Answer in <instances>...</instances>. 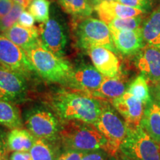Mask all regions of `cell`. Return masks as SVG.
<instances>
[{"instance_id":"9","label":"cell","mask_w":160,"mask_h":160,"mask_svg":"<svg viewBox=\"0 0 160 160\" xmlns=\"http://www.w3.org/2000/svg\"><path fill=\"white\" fill-rule=\"evenodd\" d=\"M38 28L41 45L57 57L65 58L68 37L59 20L50 17L45 22L40 23Z\"/></svg>"},{"instance_id":"38","label":"cell","mask_w":160,"mask_h":160,"mask_svg":"<svg viewBox=\"0 0 160 160\" xmlns=\"http://www.w3.org/2000/svg\"><path fill=\"white\" fill-rule=\"evenodd\" d=\"M15 3H17L20 5L21 6H22L24 8H27L28 7L30 3L31 2L32 0H13Z\"/></svg>"},{"instance_id":"17","label":"cell","mask_w":160,"mask_h":160,"mask_svg":"<svg viewBox=\"0 0 160 160\" xmlns=\"http://www.w3.org/2000/svg\"><path fill=\"white\" fill-rule=\"evenodd\" d=\"M128 85V78L122 71L113 77H104L99 89L92 94V97L111 102L125 93Z\"/></svg>"},{"instance_id":"3","label":"cell","mask_w":160,"mask_h":160,"mask_svg":"<svg viewBox=\"0 0 160 160\" xmlns=\"http://www.w3.org/2000/svg\"><path fill=\"white\" fill-rule=\"evenodd\" d=\"M37 74L45 82L68 87L73 67L65 58L59 57L39 43L25 51Z\"/></svg>"},{"instance_id":"32","label":"cell","mask_w":160,"mask_h":160,"mask_svg":"<svg viewBox=\"0 0 160 160\" xmlns=\"http://www.w3.org/2000/svg\"><path fill=\"white\" fill-rule=\"evenodd\" d=\"M35 21L34 17L32 16L31 13L29 11L24 10L20 14L17 23L25 28H33L34 26Z\"/></svg>"},{"instance_id":"19","label":"cell","mask_w":160,"mask_h":160,"mask_svg":"<svg viewBox=\"0 0 160 160\" xmlns=\"http://www.w3.org/2000/svg\"><path fill=\"white\" fill-rule=\"evenodd\" d=\"M140 126L155 142L160 144V106L152 98L145 105Z\"/></svg>"},{"instance_id":"24","label":"cell","mask_w":160,"mask_h":160,"mask_svg":"<svg viewBox=\"0 0 160 160\" xmlns=\"http://www.w3.org/2000/svg\"><path fill=\"white\" fill-rule=\"evenodd\" d=\"M66 13L75 19L89 17L93 13V8L89 0H57Z\"/></svg>"},{"instance_id":"23","label":"cell","mask_w":160,"mask_h":160,"mask_svg":"<svg viewBox=\"0 0 160 160\" xmlns=\"http://www.w3.org/2000/svg\"><path fill=\"white\" fill-rule=\"evenodd\" d=\"M59 142L36 138L30 150L32 160H56L60 152Z\"/></svg>"},{"instance_id":"2","label":"cell","mask_w":160,"mask_h":160,"mask_svg":"<svg viewBox=\"0 0 160 160\" xmlns=\"http://www.w3.org/2000/svg\"><path fill=\"white\" fill-rule=\"evenodd\" d=\"M59 142L62 149L78 151L103 149L108 152V148L107 139L94 125L77 120L62 122Z\"/></svg>"},{"instance_id":"20","label":"cell","mask_w":160,"mask_h":160,"mask_svg":"<svg viewBox=\"0 0 160 160\" xmlns=\"http://www.w3.org/2000/svg\"><path fill=\"white\" fill-rule=\"evenodd\" d=\"M36 138L28 129L22 128L11 129L6 137L10 151H30Z\"/></svg>"},{"instance_id":"33","label":"cell","mask_w":160,"mask_h":160,"mask_svg":"<svg viewBox=\"0 0 160 160\" xmlns=\"http://www.w3.org/2000/svg\"><path fill=\"white\" fill-rule=\"evenodd\" d=\"M9 152L6 138L0 134V160H9Z\"/></svg>"},{"instance_id":"21","label":"cell","mask_w":160,"mask_h":160,"mask_svg":"<svg viewBox=\"0 0 160 160\" xmlns=\"http://www.w3.org/2000/svg\"><path fill=\"white\" fill-rule=\"evenodd\" d=\"M141 28L146 45L160 49V6L152 12Z\"/></svg>"},{"instance_id":"8","label":"cell","mask_w":160,"mask_h":160,"mask_svg":"<svg viewBox=\"0 0 160 160\" xmlns=\"http://www.w3.org/2000/svg\"><path fill=\"white\" fill-rule=\"evenodd\" d=\"M0 65L29 80L36 71L25 51L0 33Z\"/></svg>"},{"instance_id":"26","label":"cell","mask_w":160,"mask_h":160,"mask_svg":"<svg viewBox=\"0 0 160 160\" xmlns=\"http://www.w3.org/2000/svg\"><path fill=\"white\" fill-rule=\"evenodd\" d=\"M28 11L39 23L45 22L50 18V2L48 0H32Z\"/></svg>"},{"instance_id":"36","label":"cell","mask_w":160,"mask_h":160,"mask_svg":"<svg viewBox=\"0 0 160 160\" xmlns=\"http://www.w3.org/2000/svg\"><path fill=\"white\" fill-rule=\"evenodd\" d=\"M150 91H151V97L153 98L152 99L154 100L160 106V82L152 84L151 90Z\"/></svg>"},{"instance_id":"28","label":"cell","mask_w":160,"mask_h":160,"mask_svg":"<svg viewBox=\"0 0 160 160\" xmlns=\"http://www.w3.org/2000/svg\"><path fill=\"white\" fill-rule=\"evenodd\" d=\"M24 10L25 8L22 6L17 3H14V5H13L11 11L5 17L1 18V26H0L1 33L7 31L8 29H9L10 28H11L12 26L14 25L17 22L20 14Z\"/></svg>"},{"instance_id":"40","label":"cell","mask_w":160,"mask_h":160,"mask_svg":"<svg viewBox=\"0 0 160 160\" xmlns=\"http://www.w3.org/2000/svg\"><path fill=\"white\" fill-rule=\"evenodd\" d=\"M0 26H1V18H0ZM0 33H1V31H0Z\"/></svg>"},{"instance_id":"35","label":"cell","mask_w":160,"mask_h":160,"mask_svg":"<svg viewBox=\"0 0 160 160\" xmlns=\"http://www.w3.org/2000/svg\"><path fill=\"white\" fill-rule=\"evenodd\" d=\"M9 160H32L29 151H14L10 156Z\"/></svg>"},{"instance_id":"30","label":"cell","mask_w":160,"mask_h":160,"mask_svg":"<svg viewBox=\"0 0 160 160\" xmlns=\"http://www.w3.org/2000/svg\"><path fill=\"white\" fill-rule=\"evenodd\" d=\"M110 156L103 149H96L85 151L81 160H108Z\"/></svg>"},{"instance_id":"16","label":"cell","mask_w":160,"mask_h":160,"mask_svg":"<svg viewBox=\"0 0 160 160\" xmlns=\"http://www.w3.org/2000/svg\"><path fill=\"white\" fill-rule=\"evenodd\" d=\"M100 19L106 24L111 22L113 19L118 18L134 17L143 15L144 12L123 5L114 0H106L93 6Z\"/></svg>"},{"instance_id":"12","label":"cell","mask_w":160,"mask_h":160,"mask_svg":"<svg viewBox=\"0 0 160 160\" xmlns=\"http://www.w3.org/2000/svg\"><path fill=\"white\" fill-rule=\"evenodd\" d=\"M134 65L151 85L160 82V49L145 45L136 54Z\"/></svg>"},{"instance_id":"34","label":"cell","mask_w":160,"mask_h":160,"mask_svg":"<svg viewBox=\"0 0 160 160\" xmlns=\"http://www.w3.org/2000/svg\"><path fill=\"white\" fill-rule=\"evenodd\" d=\"M13 0H0V18L7 15L14 5Z\"/></svg>"},{"instance_id":"4","label":"cell","mask_w":160,"mask_h":160,"mask_svg":"<svg viewBox=\"0 0 160 160\" xmlns=\"http://www.w3.org/2000/svg\"><path fill=\"white\" fill-rule=\"evenodd\" d=\"M74 39L78 48L87 52L92 48L104 47L117 54L108 25L92 17L80 19L74 27Z\"/></svg>"},{"instance_id":"15","label":"cell","mask_w":160,"mask_h":160,"mask_svg":"<svg viewBox=\"0 0 160 160\" xmlns=\"http://www.w3.org/2000/svg\"><path fill=\"white\" fill-rule=\"evenodd\" d=\"M87 53L93 66L104 77H113L122 71L119 58L111 50L104 47H94Z\"/></svg>"},{"instance_id":"6","label":"cell","mask_w":160,"mask_h":160,"mask_svg":"<svg viewBox=\"0 0 160 160\" xmlns=\"http://www.w3.org/2000/svg\"><path fill=\"white\" fill-rule=\"evenodd\" d=\"M24 125L35 138L59 142L62 122L48 107L36 106L24 117Z\"/></svg>"},{"instance_id":"14","label":"cell","mask_w":160,"mask_h":160,"mask_svg":"<svg viewBox=\"0 0 160 160\" xmlns=\"http://www.w3.org/2000/svg\"><path fill=\"white\" fill-rule=\"evenodd\" d=\"M109 29L116 49L124 56L136 55L146 45L141 27L131 31Z\"/></svg>"},{"instance_id":"7","label":"cell","mask_w":160,"mask_h":160,"mask_svg":"<svg viewBox=\"0 0 160 160\" xmlns=\"http://www.w3.org/2000/svg\"><path fill=\"white\" fill-rule=\"evenodd\" d=\"M94 125L107 139L110 157L117 155L125 137L127 125L117 114L114 108H112L109 101L102 100L101 113Z\"/></svg>"},{"instance_id":"13","label":"cell","mask_w":160,"mask_h":160,"mask_svg":"<svg viewBox=\"0 0 160 160\" xmlns=\"http://www.w3.org/2000/svg\"><path fill=\"white\" fill-rule=\"evenodd\" d=\"M111 105L119 113L127 127L135 128L140 125L145 105L126 91L121 97L111 100Z\"/></svg>"},{"instance_id":"39","label":"cell","mask_w":160,"mask_h":160,"mask_svg":"<svg viewBox=\"0 0 160 160\" xmlns=\"http://www.w3.org/2000/svg\"><path fill=\"white\" fill-rule=\"evenodd\" d=\"M102 1H106V0H89L90 3H91V5L93 6V7ZM114 1H117V0H114Z\"/></svg>"},{"instance_id":"5","label":"cell","mask_w":160,"mask_h":160,"mask_svg":"<svg viewBox=\"0 0 160 160\" xmlns=\"http://www.w3.org/2000/svg\"><path fill=\"white\" fill-rule=\"evenodd\" d=\"M119 151L132 160H160V144L152 139L140 125L127 127Z\"/></svg>"},{"instance_id":"25","label":"cell","mask_w":160,"mask_h":160,"mask_svg":"<svg viewBox=\"0 0 160 160\" xmlns=\"http://www.w3.org/2000/svg\"><path fill=\"white\" fill-rule=\"evenodd\" d=\"M126 91L142 102L144 105L147 104L151 99V91L148 85V81L142 74L138 76L132 82L129 84Z\"/></svg>"},{"instance_id":"29","label":"cell","mask_w":160,"mask_h":160,"mask_svg":"<svg viewBox=\"0 0 160 160\" xmlns=\"http://www.w3.org/2000/svg\"><path fill=\"white\" fill-rule=\"evenodd\" d=\"M123 5L140 10L144 13L149 11L153 5V0H117Z\"/></svg>"},{"instance_id":"31","label":"cell","mask_w":160,"mask_h":160,"mask_svg":"<svg viewBox=\"0 0 160 160\" xmlns=\"http://www.w3.org/2000/svg\"><path fill=\"white\" fill-rule=\"evenodd\" d=\"M85 152L62 149V151H60L56 160H81Z\"/></svg>"},{"instance_id":"18","label":"cell","mask_w":160,"mask_h":160,"mask_svg":"<svg viewBox=\"0 0 160 160\" xmlns=\"http://www.w3.org/2000/svg\"><path fill=\"white\" fill-rule=\"evenodd\" d=\"M2 34L25 51L40 43L39 28L36 26L25 28L16 23L7 31L2 33Z\"/></svg>"},{"instance_id":"22","label":"cell","mask_w":160,"mask_h":160,"mask_svg":"<svg viewBox=\"0 0 160 160\" xmlns=\"http://www.w3.org/2000/svg\"><path fill=\"white\" fill-rule=\"evenodd\" d=\"M0 125L11 130L22 128V117L17 103L0 99Z\"/></svg>"},{"instance_id":"27","label":"cell","mask_w":160,"mask_h":160,"mask_svg":"<svg viewBox=\"0 0 160 160\" xmlns=\"http://www.w3.org/2000/svg\"><path fill=\"white\" fill-rule=\"evenodd\" d=\"M142 15L134 17L118 18L113 19L108 24L110 28H114L118 31H131L140 28L142 22Z\"/></svg>"},{"instance_id":"1","label":"cell","mask_w":160,"mask_h":160,"mask_svg":"<svg viewBox=\"0 0 160 160\" xmlns=\"http://www.w3.org/2000/svg\"><path fill=\"white\" fill-rule=\"evenodd\" d=\"M45 102L61 122L77 120L95 125L101 113L102 100L65 87L46 94Z\"/></svg>"},{"instance_id":"10","label":"cell","mask_w":160,"mask_h":160,"mask_svg":"<svg viewBox=\"0 0 160 160\" xmlns=\"http://www.w3.org/2000/svg\"><path fill=\"white\" fill-rule=\"evenodd\" d=\"M28 80L0 65V99L19 103L28 93Z\"/></svg>"},{"instance_id":"11","label":"cell","mask_w":160,"mask_h":160,"mask_svg":"<svg viewBox=\"0 0 160 160\" xmlns=\"http://www.w3.org/2000/svg\"><path fill=\"white\" fill-rule=\"evenodd\" d=\"M104 77L94 66L82 64L77 68H73V73L67 88L85 92L92 97V94L99 89Z\"/></svg>"},{"instance_id":"37","label":"cell","mask_w":160,"mask_h":160,"mask_svg":"<svg viewBox=\"0 0 160 160\" xmlns=\"http://www.w3.org/2000/svg\"><path fill=\"white\" fill-rule=\"evenodd\" d=\"M108 160H132L131 159H129L128 157H127L126 156L123 155L122 153H117V155L115 156H112V157H110Z\"/></svg>"}]
</instances>
